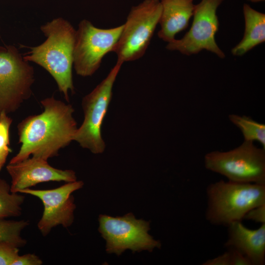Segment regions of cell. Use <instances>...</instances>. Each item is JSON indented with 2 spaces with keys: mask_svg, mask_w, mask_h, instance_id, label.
<instances>
[{
  "mask_svg": "<svg viewBox=\"0 0 265 265\" xmlns=\"http://www.w3.org/2000/svg\"><path fill=\"white\" fill-rule=\"evenodd\" d=\"M41 104L44 108L42 113L28 116L18 125L21 147L10 163L30 156L48 160L74 141L78 128L72 106L53 97L42 100Z\"/></svg>",
  "mask_w": 265,
  "mask_h": 265,
  "instance_id": "obj_1",
  "label": "cell"
},
{
  "mask_svg": "<svg viewBox=\"0 0 265 265\" xmlns=\"http://www.w3.org/2000/svg\"><path fill=\"white\" fill-rule=\"evenodd\" d=\"M40 28L46 40L30 47L23 57L47 71L68 102L69 92H74L72 68L76 30L69 22L60 17L42 25Z\"/></svg>",
  "mask_w": 265,
  "mask_h": 265,
  "instance_id": "obj_2",
  "label": "cell"
},
{
  "mask_svg": "<svg viewBox=\"0 0 265 265\" xmlns=\"http://www.w3.org/2000/svg\"><path fill=\"white\" fill-rule=\"evenodd\" d=\"M206 195V220L227 227L244 219L252 208L265 204V185L219 180L208 186Z\"/></svg>",
  "mask_w": 265,
  "mask_h": 265,
  "instance_id": "obj_3",
  "label": "cell"
},
{
  "mask_svg": "<svg viewBox=\"0 0 265 265\" xmlns=\"http://www.w3.org/2000/svg\"><path fill=\"white\" fill-rule=\"evenodd\" d=\"M204 165L230 181L265 185V149L257 147L254 142L244 141L228 151L208 153Z\"/></svg>",
  "mask_w": 265,
  "mask_h": 265,
  "instance_id": "obj_4",
  "label": "cell"
},
{
  "mask_svg": "<svg viewBox=\"0 0 265 265\" xmlns=\"http://www.w3.org/2000/svg\"><path fill=\"white\" fill-rule=\"evenodd\" d=\"M160 0H144L132 7L112 52L122 62L134 61L145 53L161 13Z\"/></svg>",
  "mask_w": 265,
  "mask_h": 265,
  "instance_id": "obj_5",
  "label": "cell"
},
{
  "mask_svg": "<svg viewBox=\"0 0 265 265\" xmlns=\"http://www.w3.org/2000/svg\"><path fill=\"white\" fill-rule=\"evenodd\" d=\"M123 63L117 60L107 76L82 100L84 119L77 129L74 141L94 154L103 153L106 148L102 126L111 100L114 83Z\"/></svg>",
  "mask_w": 265,
  "mask_h": 265,
  "instance_id": "obj_6",
  "label": "cell"
},
{
  "mask_svg": "<svg viewBox=\"0 0 265 265\" xmlns=\"http://www.w3.org/2000/svg\"><path fill=\"white\" fill-rule=\"evenodd\" d=\"M98 220V230L106 241V251L108 253L119 256L127 249L133 252H152L161 248L160 241L148 233L150 222L136 219L132 212L116 217L101 214Z\"/></svg>",
  "mask_w": 265,
  "mask_h": 265,
  "instance_id": "obj_7",
  "label": "cell"
},
{
  "mask_svg": "<svg viewBox=\"0 0 265 265\" xmlns=\"http://www.w3.org/2000/svg\"><path fill=\"white\" fill-rule=\"evenodd\" d=\"M33 68L14 46L0 47V113L15 111L30 97Z\"/></svg>",
  "mask_w": 265,
  "mask_h": 265,
  "instance_id": "obj_8",
  "label": "cell"
},
{
  "mask_svg": "<svg viewBox=\"0 0 265 265\" xmlns=\"http://www.w3.org/2000/svg\"><path fill=\"white\" fill-rule=\"evenodd\" d=\"M123 25L110 28H100L90 21L83 20L76 30L73 67L76 74L91 76L100 67L104 57L112 52Z\"/></svg>",
  "mask_w": 265,
  "mask_h": 265,
  "instance_id": "obj_9",
  "label": "cell"
},
{
  "mask_svg": "<svg viewBox=\"0 0 265 265\" xmlns=\"http://www.w3.org/2000/svg\"><path fill=\"white\" fill-rule=\"evenodd\" d=\"M224 0H201L195 5L193 22L189 30L180 39L167 43L168 50L189 56L206 50L224 58V53L215 41L219 23L216 11Z\"/></svg>",
  "mask_w": 265,
  "mask_h": 265,
  "instance_id": "obj_10",
  "label": "cell"
},
{
  "mask_svg": "<svg viewBox=\"0 0 265 265\" xmlns=\"http://www.w3.org/2000/svg\"><path fill=\"white\" fill-rule=\"evenodd\" d=\"M83 185L82 181L77 180L53 189L28 188L20 191L19 193L35 196L42 201L44 210L37 227L43 236H47L57 226L67 228L72 225L76 208L72 193L81 188Z\"/></svg>",
  "mask_w": 265,
  "mask_h": 265,
  "instance_id": "obj_11",
  "label": "cell"
},
{
  "mask_svg": "<svg viewBox=\"0 0 265 265\" xmlns=\"http://www.w3.org/2000/svg\"><path fill=\"white\" fill-rule=\"evenodd\" d=\"M47 161L31 157L18 162L9 163L6 170L11 178V191L19 193L21 190L44 182L77 181L74 171L54 168Z\"/></svg>",
  "mask_w": 265,
  "mask_h": 265,
  "instance_id": "obj_12",
  "label": "cell"
},
{
  "mask_svg": "<svg viewBox=\"0 0 265 265\" xmlns=\"http://www.w3.org/2000/svg\"><path fill=\"white\" fill-rule=\"evenodd\" d=\"M228 238L224 246L236 249L245 255L252 265L265 264V223L256 229L245 226L242 221L232 223L228 227Z\"/></svg>",
  "mask_w": 265,
  "mask_h": 265,
  "instance_id": "obj_13",
  "label": "cell"
},
{
  "mask_svg": "<svg viewBox=\"0 0 265 265\" xmlns=\"http://www.w3.org/2000/svg\"><path fill=\"white\" fill-rule=\"evenodd\" d=\"M194 0H160L161 13L159 22V38L169 43L179 32L186 29L193 16Z\"/></svg>",
  "mask_w": 265,
  "mask_h": 265,
  "instance_id": "obj_14",
  "label": "cell"
},
{
  "mask_svg": "<svg viewBox=\"0 0 265 265\" xmlns=\"http://www.w3.org/2000/svg\"><path fill=\"white\" fill-rule=\"evenodd\" d=\"M243 13L245 30L241 41L231 50L234 56H240L265 41V14L244 3Z\"/></svg>",
  "mask_w": 265,
  "mask_h": 265,
  "instance_id": "obj_15",
  "label": "cell"
},
{
  "mask_svg": "<svg viewBox=\"0 0 265 265\" xmlns=\"http://www.w3.org/2000/svg\"><path fill=\"white\" fill-rule=\"evenodd\" d=\"M25 199L24 195L11 192L10 185L0 178V219L20 216Z\"/></svg>",
  "mask_w": 265,
  "mask_h": 265,
  "instance_id": "obj_16",
  "label": "cell"
},
{
  "mask_svg": "<svg viewBox=\"0 0 265 265\" xmlns=\"http://www.w3.org/2000/svg\"><path fill=\"white\" fill-rule=\"evenodd\" d=\"M229 120L241 131L246 141H258L265 149V125L245 115L230 114Z\"/></svg>",
  "mask_w": 265,
  "mask_h": 265,
  "instance_id": "obj_17",
  "label": "cell"
},
{
  "mask_svg": "<svg viewBox=\"0 0 265 265\" xmlns=\"http://www.w3.org/2000/svg\"><path fill=\"white\" fill-rule=\"evenodd\" d=\"M28 220L0 219V240L8 242L18 248L26 244L22 237V232L28 225Z\"/></svg>",
  "mask_w": 265,
  "mask_h": 265,
  "instance_id": "obj_18",
  "label": "cell"
},
{
  "mask_svg": "<svg viewBox=\"0 0 265 265\" xmlns=\"http://www.w3.org/2000/svg\"><path fill=\"white\" fill-rule=\"evenodd\" d=\"M12 119L4 112L0 113V171L11 152L9 148V129Z\"/></svg>",
  "mask_w": 265,
  "mask_h": 265,
  "instance_id": "obj_19",
  "label": "cell"
},
{
  "mask_svg": "<svg viewBox=\"0 0 265 265\" xmlns=\"http://www.w3.org/2000/svg\"><path fill=\"white\" fill-rule=\"evenodd\" d=\"M19 252V248L0 240V265H11Z\"/></svg>",
  "mask_w": 265,
  "mask_h": 265,
  "instance_id": "obj_20",
  "label": "cell"
},
{
  "mask_svg": "<svg viewBox=\"0 0 265 265\" xmlns=\"http://www.w3.org/2000/svg\"><path fill=\"white\" fill-rule=\"evenodd\" d=\"M244 219L260 224L265 223V204L254 207L245 214Z\"/></svg>",
  "mask_w": 265,
  "mask_h": 265,
  "instance_id": "obj_21",
  "label": "cell"
},
{
  "mask_svg": "<svg viewBox=\"0 0 265 265\" xmlns=\"http://www.w3.org/2000/svg\"><path fill=\"white\" fill-rule=\"evenodd\" d=\"M42 259L33 253H28L23 255H18L11 265H41Z\"/></svg>",
  "mask_w": 265,
  "mask_h": 265,
  "instance_id": "obj_22",
  "label": "cell"
},
{
  "mask_svg": "<svg viewBox=\"0 0 265 265\" xmlns=\"http://www.w3.org/2000/svg\"><path fill=\"white\" fill-rule=\"evenodd\" d=\"M230 253V265H252L249 260L242 253L234 249H227Z\"/></svg>",
  "mask_w": 265,
  "mask_h": 265,
  "instance_id": "obj_23",
  "label": "cell"
},
{
  "mask_svg": "<svg viewBox=\"0 0 265 265\" xmlns=\"http://www.w3.org/2000/svg\"><path fill=\"white\" fill-rule=\"evenodd\" d=\"M203 265H230V257L229 251L227 250L218 256L206 260Z\"/></svg>",
  "mask_w": 265,
  "mask_h": 265,
  "instance_id": "obj_24",
  "label": "cell"
},
{
  "mask_svg": "<svg viewBox=\"0 0 265 265\" xmlns=\"http://www.w3.org/2000/svg\"><path fill=\"white\" fill-rule=\"evenodd\" d=\"M252 2H259L261 1H265V0H247Z\"/></svg>",
  "mask_w": 265,
  "mask_h": 265,
  "instance_id": "obj_25",
  "label": "cell"
}]
</instances>
